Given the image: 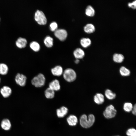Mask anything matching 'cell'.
Wrapping results in <instances>:
<instances>
[{
  "instance_id": "16",
  "label": "cell",
  "mask_w": 136,
  "mask_h": 136,
  "mask_svg": "<svg viewBox=\"0 0 136 136\" xmlns=\"http://www.w3.org/2000/svg\"><path fill=\"white\" fill-rule=\"evenodd\" d=\"M67 121L70 125L74 126L76 125L77 123L78 119L75 116L70 115L67 118Z\"/></svg>"
},
{
  "instance_id": "23",
  "label": "cell",
  "mask_w": 136,
  "mask_h": 136,
  "mask_svg": "<svg viewBox=\"0 0 136 136\" xmlns=\"http://www.w3.org/2000/svg\"><path fill=\"white\" fill-rule=\"evenodd\" d=\"M105 95L107 98L109 100L114 99L116 96L115 93L109 89H107L106 90L105 92Z\"/></svg>"
},
{
  "instance_id": "11",
  "label": "cell",
  "mask_w": 136,
  "mask_h": 136,
  "mask_svg": "<svg viewBox=\"0 0 136 136\" xmlns=\"http://www.w3.org/2000/svg\"><path fill=\"white\" fill-rule=\"evenodd\" d=\"M27 43V41L26 39L21 37L19 38L15 43L16 46L19 48H25L26 46Z\"/></svg>"
},
{
  "instance_id": "17",
  "label": "cell",
  "mask_w": 136,
  "mask_h": 136,
  "mask_svg": "<svg viewBox=\"0 0 136 136\" xmlns=\"http://www.w3.org/2000/svg\"><path fill=\"white\" fill-rule=\"evenodd\" d=\"M84 30L85 32L88 33L93 32L95 30L94 26L91 23H88L84 27Z\"/></svg>"
},
{
  "instance_id": "10",
  "label": "cell",
  "mask_w": 136,
  "mask_h": 136,
  "mask_svg": "<svg viewBox=\"0 0 136 136\" xmlns=\"http://www.w3.org/2000/svg\"><path fill=\"white\" fill-rule=\"evenodd\" d=\"M0 92L3 96L4 98H7L11 94L12 90L9 87L5 86L1 88Z\"/></svg>"
},
{
  "instance_id": "29",
  "label": "cell",
  "mask_w": 136,
  "mask_h": 136,
  "mask_svg": "<svg viewBox=\"0 0 136 136\" xmlns=\"http://www.w3.org/2000/svg\"><path fill=\"white\" fill-rule=\"evenodd\" d=\"M50 26L51 30L52 31H54L56 30L58 27V25L56 22H53L51 23Z\"/></svg>"
},
{
  "instance_id": "3",
  "label": "cell",
  "mask_w": 136,
  "mask_h": 136,
  "mask_svg": "<svg viewBox=\"0 0 136 136\" xmlns=\"http://www.w3.org/2000/svg\"><path fill=\"white\" fill-rule=\"evenodd\" d=\"M45 82V77L44 75L42 73H39L34 77L31 81L32 84L37 88L43 86Z\"/></svg>"
},
{
  "instance_id": "7",
  "label": "cell",
  "mask_w": 136,
  "mask_h": 136,
  "mask_svg": "<svg viewBox=\"0 0 136 136\" xmlns=\"http://www.w3.org/2000/svg\"><path fill=\"white\" fill-rule=\"evenodd\" d=\"M54 34L55 36L61 41L64 40L67 35L66 30L62 29H56L55 31Z\"/></svg>"
},
{
  "instance_id": "8",
  "label": "cell",
  "mask_w": 136,
  "mask_h": 136,
  "mask_svg": "<svg viewBox=\"0 0 136 136\" xmlns=\"http://www.w3.org/2000/svg\"><path fill=\"white\" fill-rule=\"evenodd\" d=\"M63 71L62 67L59 65H56L51 70L52 74L53 75L57 77L62 75Z\"/></svg>"
},
{
  "instance_id": "2",
  "label": "cell",
  "mask_w": 136,
  "mask_h": 136,
  "mask_svg": "<svg viewBox=\"0 0 136 136\" xmlns=\"http://www.w3.org/2000/svg\"><path fill=\"white\" fill-rule=\"evenodd\" d=\"M62 75L64 79L69 82L74 81L77 78L76 72L73 69L71 68H68L64 70Z\"/></svg>"
},
{
  "instance_id": "32",
  "label": "cell",
  "mask_w": 136,
  "mask_h": 136,
  "mask_svg": "<svg viewBox=\"0 0 136 136\" xmlns=\"http://www.w3.org/2000/svg\"><path fill=\"white\" fill-rule=\"evenodd\" d=\"M80 61L79 59H76L75 61V62L76 64H77Z\"/></svg>"
},
{
  "instance_id": "31",
  "label": "cell",
  "mask_w": 136,
  "mask_h": 136,
  "mask_svg": "<svg viewBox=\"0 0 136 136\" xmlns=\"http://www.w3.org/2000/svg\"><path fill=\"white\" fill-rule=\"evenodd\" d=\"M132 114L134 115H135L136 114V105L135 104L133 106V107L131 111Z\"/></svg>"
},
{
  "instance_id": "25",
  "label": "cell",
  "mask_w": 136,
  "mask_h": 136,
  "mask_svg": "<svg viewBox=\"0 0 136 136\" xmlns=\"http://www.w3.org/2000/svg\"><path fill=\"white\" fill-rule=\"evenodd\" d=\"M44 42L47 47H52L53 45V39L50 36H47L45 38Z\"/></svg>"
},
{
  "instance_id": "35",
  "label": "cell",
  "mask_w": 136,
  "mask_h": 136,
  "mask_svg": "<svg viewBox=\"0 0 136 136\" xmlns=\"http://www.w3.org/2000/svg\"></svg>"
},
{
  "instance_id": "5",
  "label": "cell",
  "mask_w": 136,
  "mask_h": 136,
  "mask_svg": "<svg viewBox=\"0 0 136 136\" xmlns=\"http://www.w3.org/2000/svg\"><path fill=\"white\" fill-rule=\"evenodd\" d=\"M35 20L39 24L44 25L47 22V20L44 13L42 11L37 10L34 16Z\"/></svg>"
},
{
  "instance_id": "19",
  "label": "cell",
  "mask_w": 136,
  "mask_h": 136,
  "mask_svg": "<svg viewBox=\"0 0 136 136\" xmlns=\"http://www.w3.org/2000/svg\"><path fill=\"white\" fill-rule=\"evenodd\" d=\"M124 58V57L122 54L117 53L114 54L113 57L114 61L117 63L122 62L123 61Z\"/></svg>"
},
{
  "instance_id": "30",
  "label": "cell",
  "mask_w": 136,
  "mask_h": 136,
  "mask_svg": "<svg viewBox=\"0 0 136 136\" xmlns=\"http://www.w3.org/2000/svg\"><path fill=\"white\" fill-rule=\"evenodd\" d=\"M128 6L133 9H135L136 7V1L135 0L131 3H128Z\"/></svg>"
},
{
  "instance_id": "14",
  "label": "cell",
  "mask_w": 136,
  "mask_h": 136,
  "mask_svg": "<svg viewBox=\"0 0 136 136\" xmlns=\"http://www.w3.org/2000/svg\"><path fill=\"white\" fill-rule=\"evenodd\" d=\"M1 126L2 128L4 130H8L10 129L11 124L9 119H5L2 121L1 123Z\"/></svg>"
},
{
  "instance_id": "1",
  "label": "cell",
  "mask_w": 136,
  "mask_h": 136,
  "mask_svg": "<svg viewBox=\"0 0 136 136\" xmlns=\"http://www.w3.org/2000/svg\"><path fill=\"white\" fill-rule=\"evenodd\" d=\"M95 120L94 115H89L87 118L85 114L82 115L80 119V124L81 126L85 128H88L91 127L94 124Z\"/></svg>"
},
{
  "instance_id": "26",
  "label": "cell",
  "mask_w": 136,
  "mask_h": 136,
  "mask_svg": "<svg viewBox=\"0 0 136 136\" xmlns=\"http://www.w3.org/2000/svg\"><path fill=\"white\" fill-rule=\"evenodd\" d=\"M30 47L32 50L35 52L38 51L40 48L39 44L35 41H32L30 43Z\"/></svg>"
},
{
  "instance_id": "28",
  "label": "cell",
  "mask_w": 136,
  "mask_h": 136,
  "mask_svg": "<svg viewBox=\"0 0 136 136\" xmlns=\"http://www.w3.org/2000/svg\"><path fill=\"white\" fill-rule=\"evenodd\" d=\"M126 134L128 136H136V129L133 128L129 129L126 132Z\"/></svg>"
},
{
  "instance_id": "34",
  "label": "cell",
  "mask_w": 136,
  "mask_h": 136,
  "mask_svg": "<svg viewBox=\"0 0 136 136\" xmlns=\"http://www.w3.org/2000/svg\"><path fill=\"white\" fill-rule=\"evenodd\" d=\"M119 136V135H117V136Z\"/></svg>"
},
{
  "instance_id": "12",
  "label": "cell",
  "mask_w": 136,
  "mask_h": 136,
  "mask_svg": "<svg viewBox=\"0 0 136 136\" xmlns=\"http://www.w3.org/2000/svg\"><path fill=\"white\" fill-rule=\"evenodd\" d=\"M73 54L76 59L82 58L84 56L85 53L84 50L80 48L75 49L73 52Z\"/></svg>"
},
{
  "instance_id": "9",
  "label": "cell",
  "mask_w": 136,
  "mask_h": 136,
  "mask_svg": "<svg viewBox=\"0 0 136 136\" xmlns=\"http://www.w3.org/2000/svg\"><path fill=\"white\" fill-rule=\"evenodd\" d=\"M49 87L55 91L59 90L61 86L59 81L57 79L53 80L49 83Z\"/></svg>"
},
{
  "instance_id": "27",
  "label": "cell",
  "mask_w": 136,
  "mask_h": 136,
  "mask_svg": "<svg viewBox=\"0 0 136 136\" xmlns=\"http://www.w3.org/2000/svg\"><path fill=\"white\" fill-rule=\"evenodd\" d=\"M132 104L129 102L125 103L123 106V109L126 112H129L131 111L133 107Z\"/></svg>"
},
{
  "instance_id": "18",
  "label": "cell",
  "mask_w": 136,
  "mask_h": 136,
  "mask_svg": "<svg viewBox=\"0 0 136 136\" xmlns=\"http://www.w3.org/2000/svg\"><path fill=\"white\" fill-rule=\"evenodd\" d=\"M44 94L47 98L52 99L54 97L55 91L48 87L45 90Z\"/></svg>"
},
{
  "instance_id": "15",
  "label": "cell",
  "mask_w": 136,
  "mask_h": 136,
  "mask_svg": "<svg viewBox=\"0 0 136 136\" xmlns=\"http://www.w3.org/2000/svg\"><path fill=\"white\" fill-rule=\"evenodd\" d=\"M94 101L97 104H101L104 102V96L101 93H97L94 96Z\"/></svg>"
},
{
  "instance_id": "13",
  "label": "cell",
  "mask_w": 136,
  "mask_h": 136,
  "mask_svg": "<svg viewBox=\"0 0 136 136\" xmlns=\"http://www.w3.org/2000/svg\"><path fill=\"white\" fill-rule=\"evenodd\" d=\"M68 109L66 107L62 106L56 110V114L59 118H62L65 116L67 113Z\"/></svg>"
},
{
  "instance_id": "20",
  "label": "cell",
  "mask_w": 136,
  "mask_h": 136,
  "mask_svg": "<svg viewBox=\"0 0 136 136\" xmlns=\"http://www.w3.org/2000/svg\"><path fill=\"white\" fill-rule=\"evenodd\" d=\"M82 46L84 48H87L90 46L91 43V40L88 38H83L80 41Z\"/></svg>"
},
{
  "instance_id": "22",
  "label": "cell",
  "mask_w": 136,
  "mask_h": 136,
  "mask_svg": "<svg viewBox=\"0 0 136 136\" xmlns=\"http://www.w3.org/2000/svg\"><path fill=\"white\" fill-rule=\"evenodd\" d=\"M8 71V66L5 63H2L0 64V74L2 75H6Z\"/></svg>"
},
{
  "instance_id": "24",
  "label": "cell",
  "mask_w": 136,
  "mask_h": 136,
  "mask_svg": "<svg viewBox=\"0 0 136 136\" xmlns=\"http://www.w3.org/2000/svg\"><path fill=\"white\" fill-rule=\"evenodd\" d=\"M120 75L123 76H127L130 75V71L124 66L120 67L119 69Z\"/></svg>"
},
{
  "instance_id": "6",
  "label": "cell",
  "mask_w": 136,
  "mask_h": 136,
  "mask_svg": "<svg viewBox=\"0 0 136 136\" xmlns=\"http://www.w3.org/2000/svg\"><path fill=\"white\" fill-rule=\"evenodd\" d=\"M27 78L24 75L18 73L16 75L15 80L16 83L21 86H25L26 83Z\"/></svg>"
},
{
  "instance_id": "33",
  "label": "cell",
  "mask_w": 136,
  "mask_h": 136,
  "mask_svg": "<svg viewBox=\"0 0 136 136\" xmlns=\"http://www.w3.org/2000/svg\"><path fill=\"white\" fill-rule=\"evenodd\" d=\"M1 78L0 77V83L1 82Z\"/></svg>"
},
{
  "instance_id": "4",
  "label": "cell",
  "mask_w": 136,
  "mask_h": 136,
  "mask_svg": "<svg viewBox=\"0 0 136 136\" xmlns=\"http://www.w3.org/2000/svg\"><path fill=\"white\" fill-rule=\"evenodd\" d=\"M117 113V110L114 107L111 105L107 106L103 113L105 117L108 119H110L114 117Z\"/></svg>"
},
{
  "instance_id": "21",
  "label": "cell",
  "mask_w": 136,
  "mask_h": 136,
  "mask_svg": "<svg viewBox=\"0 0 136 136\" xmlns=\"http://www.w3.org/2000/svg\"><path fill=\"white\" fill-rule=\"evenodd\" d=\"M86 14L89 17H92L95 14V11L94 8L90 5L86 7L85 11Z\"/></svg>"
}]
</instances>
